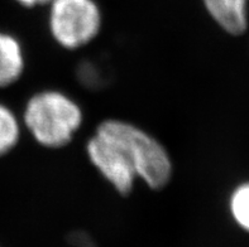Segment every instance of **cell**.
<instances>
[{
	"label": "cell",
	"mask_w": 249,
	"mask_h": 247,
	"mask_svg": "<svg viewBox=\"0 0 249 247\" xmlns=\"http://www.w3.org/2000/svg\"><path fill=\"white\" fill-rule=\"evenodd\" d=\"M22 122L37 144L61 149L67 147L80 130L84 111L62 91L42 90L27 100Z\"/></svg>",
	"instance_id": "obj_1"
},
{
	"label": "cell",
	"mask_w": 249,
	"mask_h": 247,
	"mask_svg": "<svg viewBox=\"0 0 249 247\" xmlns=\"http://www.w3.org/2000/svg\"><path fill=\"white\" fill-rule=\"evenodd\" d=\"M95 132L115 141L126 153L138 179L152 191H162L174 175V163L161 141L133 122L105 119Z\"/></svg>",
	"instance_id": "obj_2"
},
{
	"label": "cell",
	"mask_w": 249,
	"mask_h": 247,
	"mask_svg": "<svg viewBox=\"0 0 249 247\" xmlns=\"http://www.w3.org/2000/svg\"><path fill=\"white\" fill-rule=\"evenodd\" d=\"M48 4V31L63 49H80L100 33L103 13L95 0H51Z\"/></svg>",
	"instance_id": "obj_3"
},
{
	"label": "cell",
	"mask_w": 249,
	"mask_h": 247,
	"mask_svg": "<svg viewBox=\"0 0 249 247\" xmlns=\"http://www.w3.org/2000/svg\"><path fill=\"white\" fill-rule=\"evenodd\" d=\"M90 163L120 196H129L138 179L125 151L111 139L95 132L85 147Z\"/></svg>",
	"instance_id": "obj_4"
},
{
	"label": "cell",
	"mask_w": 249,
	"mask_h": 247,
	"mask_svg": "<svg viewBox=\"0 0 249 247\" xmlns=\"http://www.w3.org/2000/svg\"><path fill=\"white\" fill-rule=\"evenodd\" d=\"M206 12L228 34L242 35L248 28V0H202Z\"/></svg>",
	"instance_id": "obj_5"
},
{
	"label": "cell",
	"mask_w": 249,
	"mask_h": 247,
	"mask_svg": "<svg viewBox=\"0 0 249 247\" xmlns=\"http://www.w3.org/2000/svg\"><path fill=\"white\" fill-rule=\"evenodd\" d=\"M25 69V54L16 35L0 32V88L16 83Z\"/></svg>",
	"instance_id": "obj_6"
},
{
	"label": "cell",
	"mask_w": 249,
	"mask_h": 247,
	"mask_svg": "<svg viewBox=\"0 0 249 247\" xmlns=\"http://www.w3.org/2000/svg\"><path fill=\"white\" fill-rule=\"evenodd\" d=\"M22 124L13 110L0 103V157L10 153L18 145Z\"/></svg>",
	"instance_id": "obj_7"
},
{
	"label": "cell",
	"mask_w": 249,
	"mask_h": 247,
	"mask_svg": "<svg viewBox=\"0 0 249 247\" xmlns=\"http://www.w3.org/2000/svg\"><path fill=\"white\" fill-rule=\"evenodd\" d=\"M229 211L234 222L249 232V181L235 187L229 198Z\"/></svg>",
	"instance_id": "obj_8"
},
{
	"label": "cell",
	"mask_w": 249,
	"mask_h": 247,
	"mask_svg": "<svg viewBox=\"0 0 249 247\" xmlns=\"http://www.w3.org/2000/svg\"><path fill=\"white\" fill-rule=\"evenodd\" d=\"M69 242L72 247H98L91 236L84 231L72 232L69 237Z\"/></svg>",
	"instance_id": "obj_9"
},
{
	"label": "cell",
	"mask_w": 249,
	"mask_h": 247,
	"mask_svg": "<svg viewBox=\"0 0 249 247\" xmlns=\"http://www.w3.org/2000/svg\"><path fill=\"white\" fill-rule=\"evenodd\" d=\"M16 1L22 6H25V8H35V6L38 5L48 4L51 0H16Z\"/></svg>",
	"instance_id": "obj_10"
}]
</instances>
